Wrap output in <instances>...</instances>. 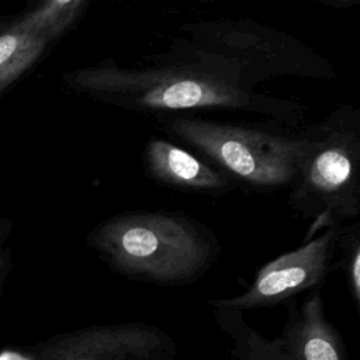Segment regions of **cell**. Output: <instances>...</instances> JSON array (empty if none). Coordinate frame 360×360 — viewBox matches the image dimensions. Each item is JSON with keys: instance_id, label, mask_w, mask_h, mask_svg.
<instances>
[{"instance_id": "1", "label": "cell", "mask_w": 360, "mask_h": 360, "mask_svg": "<svg viewBox=\"0 0 360 360\" xmlns=\"http://www.w3.org/2000/svg\"><path fill=\"white\" fill-rule=\"evenodd\" d=\"M152 59L153 65L129 68L108 56L63 73L62 82L84 98L155 118L218 110L264 115L291 129L304 127L301 103L243 87L231 62L191 46L183 37Z\"/></svg>"}, {"instance_id": "2", "label": "cell", "mask_w": 360, "mask_h": 360, "mask_svg": "<svg viewBox=\"0 0 360 360\" xmlns=\"http://www.w3.org/2000/svg\"><path fill=\"white\" fill-rule=\"evenodd\" d=\"M86 245L115 273L158 285H184L217 262L215 233L179 211H131L97 224Z\"/></svg>"}, {"instance_id": "3", "label": "cell", "mask_w": 360, "mask_h": 360, "mask_svg": "<svg viewBox=\"0 0 360 360\" xmlns=\"http://www.w3.org/2000/svg\"><path fill=\"white\" fill-rule=\"evenodd\" d=\"M163 134L255 193L288 190L309 149L305 125L231 122L188 115L158 117Z\"/></svg>"}, {"instance_id": "4", "label": "cell", "mask_w": 360, "mask_h": 360, "mask_svg": "<svg viewBox=\"0 0 360 360\" xmlns=\"http://www.w3.org/2000/svg\"><path fill=\"white\" fill-rule=\"evenodd\" d=\"M305 128L309 149L287 197L311 221L304 242L360 215V110L343 103Z\"/></svg>"}, {"instance_id": "5", "label": "cell", "mask_w": 360, "mask_h": 360, "mask_svg": "<svg viewBox=\"0 0 360 360\" xmlns=\"http://www.w3.org/2000/svg\"><path fill=\"white\" fill-rule=\"evenodd\" d=\"M194 48L231 62L240 84L255 86L277 77L332 80L336 70L326 56L298 38L249 18L190 21L179 27Z\"/></svg>"}, {"instance_id": "6", "label": "cell", "mask_w": 360, "mask_h": 360, "mask_svg": "<svg viewBox=\"0 0 360 360\" xmlns=\"http://www.w3.org/2000/svg\"><path fill=\"white\" fill-rule=\"evenodd\" d=\"M219 330L226 336L229 360H346L345 345L326 316L319 291L298 304L287 301V319L273 339L257 332L236 309L212 308Z\"/></svg>"}, {"instance_id": "7", "label": "cell", "mask_w": 360, "mask_h": 360, "mask_svg": "<svg viewBox=\"0 0 360 360\" xmlns=\"http://www.w3.org/2000/svg\"><path fill=\"white\" fill-rule=\"evenodd\" d=\"M336 228H329L294 250L285 252L257 269L252 284L229 298L208 300L211 308L236 311L274 307L302 292L319 291L335 270Z\"/></svg>"}, {"instance_id": "8", "label": "cell", "mask_w": 360, "mask_h": 360, "mask_svg": "<svg viewBox=\"0 0 360 360\" xmlns=\"http://www.w3.org/2000/svg\"><path fill=\"white\" fill-rule=\"evenodd\" d=\"M37 360H169L173 338L146 322L96 325L55 335L34 347Z\"/></svg>"}, {"instance_id": "9", "label": "cell", "mask_w": 360, "mask_h": 360, "mask_svg": "<svg viewBox=\"0 0 360 360\" xmlns=\"http://www.w3.org/2000/svg\"><path fill=\"white\" fill-rule=\"evenodd\" d=\"M145 174L159 186L188 194L224 195L238 186L200 156L163 138H150L143 148Z\"/></svg>"}, {"instance_id": "10", "label": "cell", "mask_w": 360, "mask_h": 360, "mask_svg": "<svg viewBox=\"0 0 360 360\" xmlns=\"http://www.w3.org/2000/svg\"><path fill=\"white\" fill-rule=\"evenodd\" d=\"M51 45L21 31L13 15H0V98L45 56Z\"/></svg>"}, {"instance_id": "11", "label": "cell", "mask_w": 360, "mask_h": 360, "mask_svg": "<svg viewBox=\"0 0 360 360\" xmlns=\"http://www.w3.org/2000/svg\"><path fill=\"white\" fill-rule=\"evenodd\" d=\"M89 6V0L30 1L13 21L21 31L52 46L79 24Z\"/></svg>"}, {"instance_id": "12", "label": "cell", "mask_w": 360, "mask_h": 360, "mask_svg": "<svg viewBox=\"0 0 360 360\" xmlns=\"http://www.w3.org/2000/svg\"><path fill=\"white\" fill-rule=\"evenodd\" d=\"M335 269H339L346 280L349 294L356 307L360 304V224L339 226L336 239Z\"/></svg>"}, {"instance_id": "13", "label": "cell", "mask_w": 360, "mask_h": 360, "mask_svg": "<svg viewBox=\"0 0 360 360\" xmlns=\"http://www.w3.org/2000/svg\"><path fill=\"white\" fill-rule=\"evenodd\" d=\"M11 231H13L11 221L7 217L0 215V294H1L3 285L6 283V278L13 267L11 250L7 245Z\"/></svg>"}, {"instance_id": "14", "label": "cell", "mask_w": 360, "mask_h": 360, "mask_svg": "<svg viewBox=\"0 0 360 360\" xmlns=\"http://www.w3.org/2000/svg\"><path fill=\"white\" fill-rule=\"evenodd\" d=\"M169 360H176V357H173V359H169Z\"/></svg>"}]
</instances>
